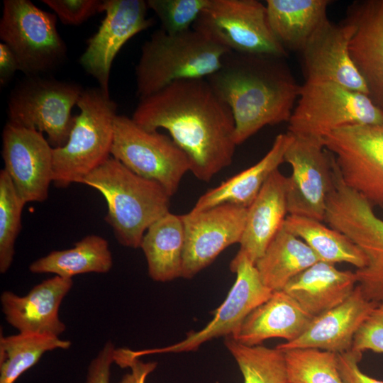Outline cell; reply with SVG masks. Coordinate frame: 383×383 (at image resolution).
<instances>
[{
	"instance_id": "6da1fadb",
	"label": "cell",
	"mask_w": 383,
	"mask_h": 383,
	"mask_svg": "<svg viewBox=\"0 0 383 383\" xmlns=\"http://www.w3.org/2000/svg\"><path fill=\"white\" fill-rule=\"evenodd\" d=\"M131 118L145 129L167 130L187 155L190 172L202 182L233 162V116L206 78L177 81L139 99Z\"/></svg>"
},
{
	"instance_id": "7a4b0ae2",
	"label": "cell",
	"mask_w": 383,
	"mask_h": 383,
	"mask_svg": "<svg viewBox=\"0 0 383 383\" xmlns=\"http://www.w3.org/2000/svg\"><path fill=\"white\" fill-rule=\"evenodd\" d=\"M284 59L230 51L206 78L232 111L237 145L265 126L289 121L301 85Z\"/></svg>"
},
{
	"instance_id": "3957f363",
	"label": "cell",
	"mask_w": 383,
	"mask_h": 383,
	"mask_svg": "<svg viewBox=\"0 0 383 383\" xmlns=\"http://www.w3.org/2000/svg\"><path fill=\"white\" fill-rule=\"evenodd\" d=\"M82 184L104 196L108 206L105 221L118 242L127 248H140L148 228L170 212L172 196L160 184L138 175L111 156Z\"/></svg>"
},
{
	"instance_id": "277c9868",
	"label": "cell",
	"mask_w": 383,
	"mask_h": 383,
	"mask_svg": "<svg viewBox=\"0 0 383 383\" xmlns=\"http://www.w3.org/2000/svg\"><path fill=\"white\" fill-rule=\"evenodd\" d=\"M230 51L194 28L177 34L157 29L141 47L136 94L141 99L177 81L207 78Z\"/></svg>"
},
{
	"instance_id": "5b68a950",
	"label": "cell",
	"mask_w": 383,
	"mask_h": 383,
	"mask_svg": "<svg viewBox=\"0 0 383 383\" xmlns=\"http://www.w3.org/2000/svg\"><path fill=\"white\" fill-rule=\"evenodd\" d=\"M77 106L80 110L65 145L53 148V182L56 187L82 184L107 160L114 135L117 105L99 87L84 89Z\"/></svg>"
},
{
	"instance_id": "8992f818",
	"label": "cell",
	"mask_w": 383,
	"mask_h": 383,
	"mask_svg": "<svg viewBox=\"0 0 383 383\" xmlns=\"http://www.w3.org/2000/svg\"><path fill=\"white\" fill-rule=\"evenodd\" d=\"M334 186L324 221L348 237L364 253L365 265L356 269L357 287L369 301H383V220L358 193L343 182L334 163Z\"/></svg>"
},
{
	"instance_id": "52a82bcc",
	"label": "cell",
	"mask_w": 383,
	"mask_h": 383,
	"mask_svg": "<svg viewBox=\"0 0 383 383\" xmlns=\"http://www.w3.org/2000/svg\"><path fill=\"white\" fill-rule=\"evenodd\" d=\"M383 121V111L368 95L330 81L305 82L288 121L293 135L323 140L342 127Z\"/></svg>"
},
{
	"instance_id": "ba28073f",
	"label": "cell",
	"mask_w": 383,
	"mask_h": 383,
	"mask_svg": "<svg viewBox=\"0 0 383 383\" xmlns=\"http://www.w3.org/2000/svg\"><path fill=\"white\" fill-rule=\"evenodd\" d=\"M84 89L74 82L43 76L26 77L9 94V123L45 133L53 148L62 147L74 123L72 109Z\"/></svg>"
},
{
	"instance_id": "9c48e42d",
	"label": "cell",
	"mask_w": 383,
	"mask_h": 383,
	"mask_svg": "<svg viewBox=\"0 0 383 383\" xmlns=\"http://www.w3.org/2000/svg\"><path fill=\"white\" fill-rule=\"evenodd\" d=\"M0 39L15 55L26 77L43 76L67 57V46L57 28V16L28 0H4Z\"/></svg>"
},
{
	"instance_id": "30bf717a",
	"label": "cell",
	"mask_w": 383,
	"mask_h": 383,
	"mask_svg": "<svg viewBox=\"0 0 383 383\" xmlns=\"http://www.w3.org/2000/svg\"><path fill=\"white\" fill-rule=\"evenodd\" d=\"M111 155L138 175L160 184L171 196L190 171L187 155L170 136L145 129L124 115L115 118Z\"/></svg>"
},
{
	"instance_id": "8fae6325",
	"label": "cell",
	"mask_w": 383,
	"mask_h": 383,
	"mask_svg": "<svg viewBox=\"0 0 383 383\" xmlns=\"http://www.w3.org/2000/svg\"><path fill=\"white\" fill-rule=\"evenodd\" d=\"M192 28L231 51L287 54L271 30L266 6L257 0H210Z\"/></svg>"
},
{
	"instance_id": "7c38bea8",
	"label": "cell",
	"mask_w": 383,
	"mask_h": 383,
	"mask_svg": "<svg viewBox=\"0 0 383 383\" xmlns=\"http://www.w3.org/2000/svg\"><path fill=\"white\" fill-rule=\"evenodd\" d=\"M323 140L345 185L383 209V121L342 127Z\"/></svg>"
},
{
	"instance_id": "4fadbf2b",
	"label": "cell",
	"mask_w": 383,
	"mask_h": 383,
	"mask_svg": "<svg viewBox=\"0 0 383 383\" xmlns=\"http://www.w3.org/2000/svg\"><path fill=\"white\" fill-rule=\"evenodd\" d=\"M230 270L236 274L235 281L224 301L214 311L213 318L202 329L187 333V337L163 348L131 350L133 358L158 353H177L195 351L204 343L218 337L234 338L245 318L267 301L272 291L261 281L255 264L245 255L237 252L230 263Z\"/></svg>"
},
{
	"instance_id": "5bb4252c",
	"label": "cell",
	"mask_w": 383,
	"mask_h": 383,
	"mask_svg": "<svg viewBox=\"0 0 383 383\" xmlns=\"http://www.w3.org/2000/svg\"><path fill=\"white\" fill-rule=\"evenodd\" d=\"M292 136L284 154V162L292 167L287 184V212L323 222L334 186L333 156L323 140Z\"/></svg>"
},
{
	"instance_id": "9a60e30c",
	"label": "cell",
	"mask_w": 383,
	"mask_h": 383,
	"mask_svg": "<svg viewBox=\"0 0 383 383\" xmlns=\"http://www.w3.org/2000/svg\"><path fill=\"white\" fill-rule=\"evenodd\" d=\"M247 211L248 208L226 203L181 215L184 231L182 277H194L225 249L240 243Z\"/></svg>"
},
{
	"instance_id": "2e32d148",
	"label": "cell",
	"mask_w": 383,
	"mask_h": 383,
	"mask_svg": "<svg viewBox=\"0 0 383 383\" xmlns=\"http://www.w3.org/2000/svg\"><path fill=\"white\" fill-rule=\"evenodd\" d=\"M1 154L4 170L23 202L45 201L53 182V148L43 133L8 122Z\"/></svg>"
},
{
	"instance_id": "e0dca14e",
	"label": "cell",
	"mask_w": 383,
	"mask_h": 383,
	"mask_svg": "<svg viewBox=\"0 0 383 383\" xmlns=\"http://www.w3.org/2000/svg\"><path fill=\"white\" fill-rule=\"evenodd\" d=\"M148 9L144 0L103 1L105 17L89 39L79 63L104 91L109 93L111 68L118 51L128 40L152 26L153 19L147 17Z\"/></svg>"
},
{
	"instance_id": "ac0fdd59",
	"label": "cell",
	"mask_w": 383,
	"mask_h": 383,
	"mask_svg": "<svg viewBox=\"0 0 383 383\" xmlns=\"http://www.w3.org/2000/svg\"><path fill=\"white\" fill-rule=\"evenodd\" d=\"M354 28L346 19H328L313 33L301 50L306 81H330L368 95L365 83L349 51Z\"/></svg>"
},
{
	"instance_id": "d6986e66",
	"label": "cell",
	"mask_w": 383,
	"mask_h": 383,
	"mask_svg": "<svg viewBox=\"0 0 383 383\" xmlns=\"http://www.w3.org/2000/svg\"><path fill=\"white\" fill-rule=\"evenodd\" d=\"M72 286V279L55 275L34 286L24 296L3 292L0 301L6 321L19 333L60 337L66 326L60 318L59 310Z\"/></svg>"
},
{
	"instance_id": "ffe728a7",
	"label": "cell",
	"mask_w": 383,
	"mask_h": 383,
	"mask_svg": "<svg viewBox=\"0 0 383 383\" xmlns=\"http://www.w3.org/2000/svg\"><path fill=\"white\" fill-rule=\"evenodd\" d=\"M346 20L354 28L349 45L352 60L368 96L383 111V0L353 3Z\"/></svg>"
},
{
	"instance_id": "44dd1931",
	"label": "cell",
	"mask_w": 383,
	"mask_h": 383,
	"mask_svg": "<svg viewBox=\"0 0 383 383\" xmlns=\"http://www.w3.org/2000/svg\"><path fill=\"white\" fill-rule=\"evenodd\" d=\"M377 304L367 300L357 285L342 304L313 317L299 337L275 348L280 350L314 348L337 354L348 352L355 333Z\"/></svg>"
},
{
	"instance_id": "7402d4cb",
	"label": "cell",
	"mask_w": 383,
	"mask_h": 383,
	"mask_svg": "<svg viewBox=\"0 0 383 383\" xmlns=\"http://www.w3.org/2000/svg\"><path fill=\"white\" fill-rule=\"evenodd\" d=\"M313 318L284 290L275 291L245 318L233 338L248 346L272 338L290 342L304 332Z\"/></svg>"
},
{
	"instance_id": "603a6c76",
	"label": "cell",
	"mask_w": 383,
	"mask_h": 383,
	"mask_svg": "<svg viewBox=\"0 0 383 383\" xmlns=\"http://www.w3.org/2000/svg\"><path fill=\"white\" fill-rule=\"evenodd\" d=\"M287 177L279 169L264 184L248 208L245 223L238 252L254 264L282 226L287 213Z\"/></svg>"
},
{
	"instance_id": "cb8c5ba5",
	"label": "cell",
	"mask_w": 383,
	"mask_h": 383,
	"mask_svg": "<svg viewBox=\"0 0 383 383\" xmlns=\"http://www.w3.org/2000/svg\"><path fill=\"white\" fill-rule=\"evenodd\" d=\"M357 284L355 272L318 261L293 277L282 290L315 317L345 301Z\"/></svg>"
},
{
	"instance_id": "d4e9b609",
	"label": "cell",
	"mask_w": 383,
	"mask_h": 383,
	"mask_svg": "<svg viewBox=\"0 0 383 383\" xmlns=\"http://www.w3.org/2000/svg\"><path fill=\"white\" fill-rule=\"evenodd\" d=\"M292 138L289 132L279 134L260 161L207 190L191 211H201L226 203L248 208L270 176L284 162V154Z\"/></svg>"
},
{
	"instance_id": "484cf974",
	"label": "cell",
	"mask_w": 383,
	"mask_h": 383,
	"mask_svg": "<svg viewBox=\"0 0 383 383\" xmlns=\"http://www.w3.org/2000/svg\"><path fill=\"white\" fill-rule=\"evenodd\" d=\"M328 0H267V18L277 40L287 51L303 50L328 19Z\"/></svg>"
},
{
	"instance_id": "4316f807",
	"label": "cell",
	"mask_w": 383,
	"mask_h": 383,
	"mask_svg": "<svg viewBox=\"0 0 383 383\" xmlns=\"http://www.w3.org/2000/svg\"><path fill=\"white\" fill-rule=\"evenodd\" d=\"M184 246L181 215L168 212L155 221L145 233L140 245L150 277L159 282L182 277Z\"/></svg>"
},
{
	"instance_id": "83f0119b",
	"label": "cell",
	"mask_w": 383,
	"mask_h": 383,
	"mask_svg": "<svg viewBox=\"0 0 383 383\" xmlns=\"http://www.w3.org/2000/svg\"><path fill=\"white\" fill-rule=\"evenodd\" d=\"M318 261L311 248L282 225L255 265L262 283L275 292Z\"/></svg>"
},
{
	"instance_id": "f1b7e54d",
	"label": "cell",
	"mask_w": 383,
	"mask_h": 383,
	"mask_svg": "<svg viewBox=\"0 0 383 383\" xmlns=\"http://www.w3.org/2000/svg\"><path fill=\"white\" fill-rule=\"evenodd\" d=\"M113 266L108 241L101 235H88L69 249L53 250L33 261L29 270L34 274L51 273L65 278L86 273L104 274Z\"/></svg>"
},
{
	"instance_id": "f546056e",
	"label": "cell",
	"mask_w": 383,
	"mask_h": 383,
	"mask_svg": "<svg viewBox=\"0 0 383 383\" xmlns=\"http://www.w3.org/2000/svg\"><path fill=\"white\" fill-rule=\"evenodd\" d=\"M283 226L304 241L320 261L334 265L346 262L357 269L362 268L366 264L364 253L348 237L321 221L288 215Z\"/></svg>"
},
{
	"instance_id": "4dcf8cb0",
	"label": "cell",
	"mask_w": 383,
	"mask_h": 383,
	"mask_svg": "<svg viewBox=\"0 0 383 383\" xmlns=\"http://www.w3.org/2000/svg\"><path fill=\"white\" fill-rule=\"evenodd\" d=\"M72 343L58 336L29 333L0 337V383H15L47 352L67 350Z\"/></svg>"
},
{
	"instance_id": "1f68e13d",
	"label": "cell",
	"mask_w": 383,
	"mask_h": 383,
	"mask_svg": "<svg viewBox=\"0 0 383 383\" xmlns=\"http://www.w3.org/2000/svg\"><path fill=\"white\" fill-rule=\"evenodd\" d=\"M224 345L236 361L244 383H289L282 350L245 345L231 337L225 338Z\"/></svg>"
},
{
	"instance_id": "d6a6232c",
	"label": "cell",
	"mask_w": 383,
	"mask_h": 383,
	"mask_svg": "<svg viewBox=\"0 0 383 383\" xmlns=\"http://www.w3.org/2000/svg\"><path fill=\"white\" fill-rule=\"evenodd\" d=\"M282 351L289 383H343L338 369L337 353L314 348Z\"/></svg>"
},
{
	"instance_id": "836d02e7",
	"label": "cell",
	"mask_w": 383,
	"mask_h": 383,
	"mask_svg": "<svg viewBox=\"0 0 383 383\" xmlns=\"http://www.w3.org/2000/svg\"><path fill=\"white\" fill-rule=\"evenodd\" d=\"M25 204L13 182L2 169L0 171V272L10 268L15 255V243L21 229V214Z\"/></svg>"
},
{
	"instance_id": "e575fe53",
	"label": "cell",
	"mask_w": 383,
	"mask_h": 383,
	"mask_svg": "<svg viewBox=\"0 0 383 383\" xmlns=\"http://www.w3.org/2000/svg\"><path fill=\"white\" fill-rule=\"evenodd\" d=\"M210 0H148V8L156 14L161 29L177 34L192 26Z\"/></svg>"
},
{
	"instance_id": "d590c367",
	"label": "cell",
	"mask_w": 383,
	"mask_h": 383,
	"mask_svg": "<svg viewBox=\"0 0 383 383\" xmlns=\"http://www.w3.org/2000/svg\"><path fill=\"white\" fill-rule=\"evenodd\" d=\"M351 351L383 353V301L378 303L355 335Z\"/></svg>"
},
{
	"instance_id": "8d00e7d4",
	"label": "cell",
	"mask_w": 383,
	"mask_h": 383,
	"mask_svg": "<svg viewBox=\"0 0 383 383\" xmlns=\"http://www.w3.org/2000/svg\"><path fill=\"white\" fill-rule=\"evenodd\" d=\"M54 11L61 22L79 26L98 12H103V1L99 0H43Z\"/></svg>"
},
{
	"instance_id": "74e56055",
	"label": "cell",
	"mask_w": 383,
	"mask_h": 383,
	"mask_svg": "<svg viewBox=\"0 0 383 383\" xmlns=\"http://www.w3.org/2000/svg\"><path fill=\"white\" fill-rule=\"evenodd\" d=\"M116 349L110 340L104 344L89 365L86 383H110L111 367L114 363Z\"/></svg>"
},
{
	"instance_id": "f35d334b",
	"label": "cell",
	"mask_w": 383,
	"mask_h": 383,
	"mask_svg": "<svg viewBox=\"0 0 383 383\" xmlns=\"http://www.w3.org/2000/svg\"><path fill=\"white\" fill-rule=\"evenodd\" d=\"M362 357L351 350L337 354L338 369L343 383H383L360 370L358 363Z\"/></svg>"
},
{
	"instance_id": "ab89813d",
	"label": "cell",
	"mask_w": 383,
	"mask_h": 383,
	"mask_svg": "<svg viewBox=\"0 0 383 383\" xmlns=\"http://www.w3.org/2000/svg\"><path fill=\"white\" fill-rule=\"evenodd\" d=\"M157 365V362H143L139 358H133L126 365L130 372L123 376L119 383H145L146 378Z\"/></svg>"
},
{
	"instance_id": "60d3db41",
	"label": "cell",
	"mask_w": 383,
	"mask_h": 383,
	"mask_svg": "<svg viewBox=\"0 0 383 383\" xmlns=\"http://www.w3.org/2000/svg\"><path fill=\"white\" fill-rule=\"evenodd\" d=\"M16 71H20L17 58L4 43H0V84L4 87L11 79Z\"/></svg>"
}]
</instances>
